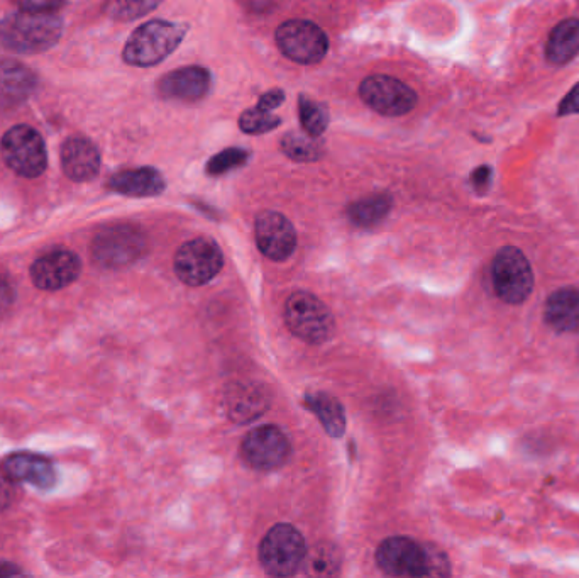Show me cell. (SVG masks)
<instances>
[{
  "label": "cell",
  "mask_w": 579,
  "mask_h": 578,
  "mask_svg": "<svg viewBox=\"0 0 579 578\" xmlns=\"http://www.w3.org/2000/svg\"><path fill=\"white\" fill-rule=\"evenodd\" d=\"M376 565L390 577H447L451 567L446 553L422 545L409 536L386 538L376 550Z\"/></svg>",
  "instance_id": "obj_1"
},
{
  "label": "cell",
  "mask_w": 579,
  "mask_h": 578,
  "mask_svg": "<svg viewBox=\"0 0 579 578\" xmlns=\"http://www.w3.org/2000/svg\"><path fill=\"white\" fill-rule=\"evenodd\" d=\"M63 34V21L53 12H12L0 21V46L17 55L51 50Z\"/></svg>",
  "instance_id": "obj_2"
},
{
  "label": "cell",
  "mask_w": 579,
  "mask_h": 578,
  "mask_svg": "<svg viewBox=\"0 0 579 578\" xmlns=\"http://www.w3.org/2000/svg\"><path fill=\"white\" fill-rule=\"evenodd\" d=\"M187 26L153 19L139 26L126 41L122 58L131 67H155L182 45Z\"/></svg>",
  "instance_id": "obj_3"
},
{
  "label": "cell",
  "mask_w": 579,
  "mask_h": 578,
  "mask_svg": "<svg viewBox=\"0 0 579 578\" xmlns=\"http://www.w3.org/2000/svg\"><path fill=\"white\" fill-rule=\"evenodd\" d=\"M285 321L298 340L309 345H322L331 340L336 321L331 309L310 292H293L285 304Z\"/></svg>",
  "instance_id": "obj_4"
},
{
  "label": "cell",
  "mask_w": 579,
  "mask_h": 578,
  "mask_svg": "<svg viewBox=\"0 0 579 578\" xmlns=\"http://www.w3.org/2000/svg\"><path fill=\"white\" fill-rule=\"evenodd\" d=\"M307 545L304 536L292 524H276L260 545V563L271 577H290L302 568Z\"/></svg>",
  "instance_id": "obj_5"
},
{
  "label": "cell",
  "mask_w": 579,
  "mask_h": 578,
  "mask_svg": "<svg viewBox=\"0 0 579 578\" xmlns=\"http://www.w3.org/2000/svg\"><path fill=\"white\" fill-rule=\"evenodd\" d=\"M0 153L12 172L24 178H36L48 167L45 139L31 126L17 124L0 141Z\"/></svg>",
  "instance_id": "obj_6"
},
{
  "label": "cell",
  "mask_w": 579,
  "mask_h": 578,
  "mask_svg": "<svg viewBox=\"0 0 579 578\" xmlns=\"http://www.w3.org/2000/svg\"><path fill=\"white\" fill-rule=\"evenodd\" d=\"M491 278L498 297L507 304L519 306L534 289V272L527 256L513 246L498 251L491 263Z\"/></svg>",
  "instance_id": "obj_7"
},
{
  "label": "cell",
  "mask_w": 579,
  "mask_h": 578,
  "mask_svg": "<svg viewBox=\"0 0 579 578\" xmlns=\"http://www.w3.org/2000/svg\"><path fill=\"white\" fill-rule=\"evenodd\" d=\"M148 250L143 231L129 224L105 228L95 236L92 256L100 267L122 268L138 262Z\"/></svg>",
  "instance_id": "obj_8"
},
{
  "label": "cell",
  "mask_w": 579,
  "mask_h": 578,
  "mask_svg": "<svg viewBox=\"0 0 579 578\" xmlns=\"http://www.w3.org/2000/svg\"><path fill=\"white\" fill-rule=\"evenodd\" d=\"M224 255L214 239L197 238L180 246L175 255V273L188 287H202L221 273Z\"/></svg>",
  "instance_id": "obj_9"
},
{
  "label": "cell",
  "mask_w": 579,
  "mask_h": 578,
  "mask_svg": "<svg viewBox=\"0 0 579 578\" xmlns=\"http://www.w3.org/2000/svg\"><path fill=\"white\" fill-rule=\"evenodd\" d=\"M275 41L283 55L300 65L322 62L329 51L327 34L317 24L304 19H292L278 26Z\"/></svg>",
  "instance_id": "obj_10"
},
{
  "label": "cell",
  "mask_w": 579,
  "mask_h": 578,
  "mask_svg": "<svg viewBox=\"0 0 579 578\" xmlns=\"http://www.w3.org/2000/svg\"><path fill=\"white\" fill-rule=\"evenodd\" d=\"M359 97L366 106L381 116L398 117L409 114L417 106V94L409 85L388 75L364 78L359 85Z\"/></svg>",
  "instance_id": "obj_11"
},
{
  "label": "cell",
  "mask_w": 579,
  "mask_h": 578,
  "mask_svg": "<svg viewBox=\"0 0 579 578\" xmlns=\"http://www.w3.org/2000/svg\"><path fill=\"white\" fill-rule=\"evenodd\" d=\"M241 455L249 467L261 472L283 467L292 455L287 434L273 424L249 431L241 445Z\"/></svg>",
  "instance_id": "obj_12"
},
{
  "label": "cell",
  "mask_w": 579,
  "mask_h": 578,
  "mask_svg": "<svg viewBox=\"0 0 579 578\" xmlns=\"http://www.w3.org/2000/svg\"><path fill=\"white\" fill-rule=\"evenodd\" d=\"M254 234L256 245L271 262H285L297 248L295 228L280 212H261L256 217Z\"/></svg>",
  "instance_id": "obj_13"
},
{
  "label": "cell",
  "mask_w": 579,
  "mask_h": 578,
  "mask_svg": "<svg viewBox=\"0 0 579 578\" xmlns=\"http://www.w3.org/2000/svg\"><path fill=\"white\" fill-rule=\"evenodd\" d=\"M82 272V263L73 251L53 250L48 251L31 267V278L38 289L46 292H56L65 289L77 280Z\"/></svg>",
  "instance_id": "obj_14"
},
{
  "label": "cell",
  "mask_w": 579,
  "mask_h": 578,
  "mask_svg": "<svg viewBox=\"0 0 579 578\" xmlns=\"http://www.w3.org/2000/svg\"><path fill=\"white\" fill-rule=\"evenodd\" d=\"M271 401L270 389L253 380L232 384L226 392L227 414L238 424H248L263 416L270 409Z\"/></svg>",
  "instance_id": "obj_15"
},
{
  "label": "cell",
  "mask_w": 579,
  "mask_h": 578,
  "mask_svg": "<svg viewBox=\"0 0 579 578\" xmlns=\"http://www.w3.org/2000/svg\"><path fill=\"white\" fill-rule=\"evenodd\" d=\"M212 75L207 68L185 67L166 73L158 84V94L168 101H202L210 92Z\"/></svg>",
  "instance_id": "obj_16"
},
{
  "label": "cell",
  "mask_w": 579,
  "mask_h": 578,
  "mask_svg": "<svg viewBox=\"0 0 579 578\" xmlns=\"http://www.w3.org/2000/svg\"><path fill=\"white\" fill-rule=\"evenodd\" d=\"M102 158L89 138L73 136L61 146V168L72 182H90L100 172Z\"/></svg>",
  "instance_id": "obj_17"
},
{
  "label": "cell",
  "mask_w": 579,
  "mask_h": 578,
  "mask_svg": "<svg viewBox=\"0 0 579 578\" xmlns=\"http://www.w3.org/2000/svg\"><path fill=\"white\" fill-rule=\"evenodd\" d=\"M2 470L14 482H26L39 489H51L56 482V470L45 456L16 453L7 458Z\"/></svg>",
  "instance_id": "obj_18"
},
{
  "label": "cell",
  "mask_w": 579,
  "mask_h": 578,
  "mask_svg": "<svg viewBox=\"0 0 579 578\" xmlns=\"http://www.w3.org/2000/svg\"><path fill=\"white\" fill-rule=\"evenodd\" d=\"M107 187L112 192L126 195V197H155V195L163 194L166 182L156 168L143 167L122 170L112 175Z\"/></svg>",
  "instance_id": "obj_19"
},
{
  "label": "cell",
  "mask_w": 579,
  "mask_h": 578,
  "mask_svg": "<svg viewBox=\"0 0 579 578\" xmlns=\"http://www.w3.org/2000/svg\"><path fill=\"white\" fill-rule=\"evenodd\" d=\"M544 319L557 333H578L579 290L564 287L549 295L544 309Z\"/></svg>",
  "instance_id": "obj_20"
},
{
  "label": "cell",
  "mask_w": 579,
  "mask_h": 578,
  "mask_svg": "<svg viewBox=\"0 0 579 578\" xmlns=\"http://www.w3.org/2000/svg\"><path fill=\"white\" fill-rule=\"evenodd\" d=\"M304 406L314 412L329 436L341 438L346 431V414H344L341 402L337 401L334 395L326 394V392L307 394Z\"/></svg>",
  "instance_id": "obj_21"
},
{
  "label": "cell",
  "mask_w": 579,
  "mask_h": 578,
  "mask_svg": "<svg viewBox=\"0 0 579 578\" xmlns=\"http://www.w3.org/2000/svg\"><path fill=\"white\" fill-rule=\"evenodd\" d=\"M579 53V19H566L552 29L546 55L552 65H566Z\"/></svg>",
  "instance_id": "obj_22"
},
{
  "label": "cell",
  "mask_w": 579,
  "mask_h": 578,
  "mask_svg": "<svg viewBox=\"0 0 579 578\" xmlns=\"http://www.w3.org/2000/svg\"><path fill=\"white\" fill-rule=\"evenodd\" d=\"M392 206V195L386 194V192L368 195V197L353 202L348 207L349 221L358 228H373L390 214Z\"/></svg>",
  "instance_id": "obj_23"
},
{
  "label": "cell",
  "mask_w": 579,
  "mask_h": 578,
  "mask_svg": "<svg viewBox=\"0 0 579 578\" xmlns=\"http://www.w3.org/2000/svg\"><path fill=\"white\" fill-rule=\"evenodd\" d=\"M342 556L331 543H320L307 551L304 560V572L309 577H334L341 570Z\"/></svg>",
  "instance_id": "obj_24"
},
{
  "label": "cell",
  "mask_w": 579,
  "mask_h": 578,
  "mask_svg": "<svg viewBox=\"0 0 579 578\" xmlns=\"http://www.w3.org/2000/svg\"><path fill=\"white\" fill-rule=\"evenodd\" d=\"M283 153L293 162L309 163L317 162L324 156V143L309 133L290 131L282 138Z\"/></svg>",
  "instance_id": "obj_25"
},
{
  "label": "cell",
  "mask_w": 579,
  "mask_h": 578,
  "mask_svg": "<svg viewBox=\"0 0 579 578\" xmlns=\"http://www.w3.org/2000/svg\"><path fill=\"white\" fill-rule=\"evenodd\" d=\"M298 114H300V123H302L305 133H309L315 138H320L322 134L326 133L327 126H329V112H327L326 106L312 101L307 95H300L298 97Z\"/></svg>",
  "instance_id": "obj_26"
},
{
  "label": "cell",
  "mask_w": 579,
  "mask_h": 578,
  "mask_svg": "<svg viewBox=\"0 0 579 578\" xmlns=\"http://www.w3.org/2000/svg\"><path fill=\"white\" fill-rule=\"evenodd\" d=\"M161 2L163 0H109L105 12L116 21L129 23L139 17L148 16L149 12L160 7Z\"/></svg>",
  "instance_id": "obj_27"
},
{
  "label": "cell",
  "mask_w": 579,
  "mask_h": 578,
  "mask_svg": "<svg viewBox=\"0 0 579 578\" xmlns=\"http://www.w3.org/2000/svg\"><path fill=\"white\" fill-rule=\"evenodd\" d=\"M280 123H282L280 117L275 116L273 111L263 109L258 104L248 111H244L239 117V128L246 134L270 133L273 129L278 128Z\"/></svg>",
  "instance_id": "obj_28"
},
{
  "label": "cell",
  "mask_w": 579,
  "mask_h": 578,
  "mask_svg": "<svg viewBox=\"0 0 579 578\" xmlns=\"http://www.w3.org/2000/svg\"><path fill=\"white\" fill-rule=\"evenodd\" d=\"M248 160V150L227 148V150L219 151L217 155L210 158L209 162H207V167H205V172L212 175V177H217V175H222V173L231 172L234 168L243 167Z\"/></svg>",
  "instance_id": "obj_29"
},
{
  "label": "cell",
  "mask_w": 579,
  "mask_h": 578,
  "mask_svg": "<svg viewBox=\"0 0 579 578\" xmlns=\"http://www.w3.org/2000/svg\"><path fill=\"white\" fill-rule=\"evenodd\" d=\"M28 68L19 67V65H12L6 70V87L11 92H28L29 87L33 85V80H29Z\"/></svg>",
  "instance_id": "obj_30"
},
{
  "label": "cell",
  "mask_w": 579,
  "mask_h": 578,
  "mask_svg": "<svg viewBox=\"0 0 579 578\" xmlns=\"http://www.w3.org/2000/svg\"><path fill=\"white\" fill-rule=\"evenodd\" d=\"M14 497H16V482L4 470H0V512L12 506Z\"/></svg>",
  "instance_id": "obj_31"
},
{
  "label": "cell",
  "mask_w": 579,
  "mask_h": 578,
  "mask_svg": "<svg viewBox=\"0 0 579 578\" xmlns=\"http://www.w3.org/2000/svg\"><path fill=\"white\" fill-rule=\"evenodd\" d=\"M23 11L53 12L60 9L67 0H14Z\"/></svg>",
  "instance_id": "obj_32"
},
{
  "label": "cell",
  "mask_w": 579,
  "mask_h": 578,
  "mask_svg": "<svg viewBox=\"0 0 579 578\" xmlns=\"http://www.w3.org/2000/svg\"><path fill=\"white\" fill-rule=\"evenodd\" d=\"M557 114H559V116H573V114H579V82L574 85L571 92H569V94L564 97L563 101H561Z\"/></svg>",
  "instance_id": "obj_33"
},
{
  "label": "cell",
  "mask_w": 579,
  "mask_h": 578,
  "mask_svg": "<svg viewBox=\"0 0 579 578\" xmlns=\"http://www.w3.org/2000/svg\"><path fill=\"white\" fill-rule=\"evenodd\" d=\"M471 184L475 187L476 192L485 194L491 185V168L488 165H481L471 173Z\"/></svg>",
  "instance_id": "obj_34"
},
{
  "label": "cell",
  "mask_w": 579,
  "mask_h": 578,
  "mask_svg": "<svg viewBox=\"0 0 579 578\" xmlns=\"http://www.w3.org/2000/svg\"><path fill=\"white\" fill-rule=\"evenodd\" d=\"M283 102H285V92L280 89H273L261 95L258 106L268 109V111H276L278 107L282 106Z\"/></svg>",
  "instance_id": "obj_35"
},
{
  "label": "cell",
  "mask_w": 579,
  "mask_h": 578,
  "mask_svg": "<svg viewBox=\"0 0 579 578\" xmlns=\"http://www.w3.org/2000/svg\"><path fill=\"white\" fill-rule=\"evenodd\" d=\"M12 299H14V292H12L11 284L7 282L6 278L0 277V309L9 306Z\"/></svg>",
  "instance_id": "obj_36"
},
{
  "label": "cell",
  "mask_w": 579,
  "mask_h": 578,
  "mask_svg": "<svg viewBox=\"0 0 579 578\" xmlns=\"http://www.w3.org/2000/svg\"><path fill=\"white\" fill-rule=\"evenodd\" d=\"M21 568L14 567L11 563H0V577H11V575H23Z\"/></svg>",
  "instance_id": "obj_37"
}]
</instances>
